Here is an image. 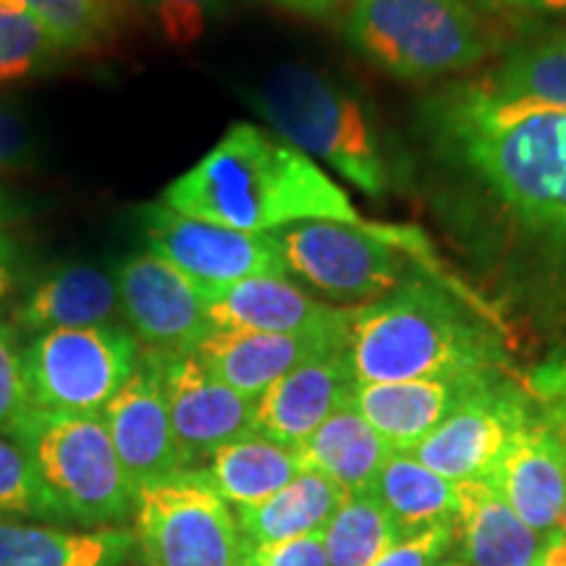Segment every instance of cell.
Masks as SVG:
<instances>
[{"label":"cell","mask_w":566,"mask_h":566,"mask_svg":"<svg viewBox=\"0 0 566 566\" xmlns=\"http://www.w3.org/2000/svg\"><path fill=\"white\" fill-rule=\"evenodd\" d=\"M436 139L530 229L566 237V111L459 84L428 108Z\"/></svg>","instance_id":"obj_1"},{"label":"cell","mask_w":566,"mask_h":566,"mask_svg":"<svg viewBox=\"0 0 566 566\" xmlns=\"http://www.w3.org/2000/svg\"><path fill=\"white\" fill-rule=\"evenodd\" d=\"M160 202L179 216L252 233L304 221L359 223L349 195L317 163L254 124H233L168 184Z\"/></svg>","instance_id":"obj_2"},{"label":"cell","mask_w":566,"mask_h":566,"mask_svg":"<svg viewBox=\"0 0 566 566\" xmlns=\"http://www.w3.org/2000/svg\"><path fill=\"white\" fill-rule=\"evenodd\" d=\"M346 357L357 384H401L499 373L504 349L493 328L449 286L412 275L391 294L354 310Z\"/></svg>","instance_id":"obj_3"},{"label":"cell","mask_w":566,"mask_h":566,"mask_svg":"<svg viewBox=\"0 0 566 566\" xmlns=\"http://www.w3.org/2000/svg\"><path fill=\"white\" fill-rule=\"evenodd\" d=\"M250 97L281 139L323 160L365 195L384 197L396 184L378 122L336 76L304 63H279Z\"/></svg>","instance_id":"obj_4"},{"label":"cell","mask_w":566,"mask_h":566,"mask_svg":"<svg viewBox=\"0 0 566 566\" xmlns=\"http://www.w3.org/2000/svg\"><path fill=\"white\" fill-rule=\"evenodd\" d=\"M354 51L401 82H433L478 66L493 34L472 0H349Z\"/></svg>","instance_id":"obj_5"},{"label":"cell","mask_w":566,"mask_h":566,"mask_svg":"<svg viewBox=\"0 0 566 566\" xmlns=\"http://www.w3.org/2000/svg\"><path fill=\"white\" fill-rule=\"evenodd\" d=\"M13 438L32 459L53 520L101 527L134 512L137 488L118 462L103 415L32 409Z\"/></svg>","instance_id":"obj_6"},{"label":"cell","mask_w":566,"mask_h":566,"mask_svg":"<svg viewBox=\"0 0 566 566\" xmlns=\"http://www.w3.org/2000/svg\"><path fill=\"white\" fill-rule=\"evenodd\" d=\"M286 273L336 302L386 296L412 279L428 244L409 229L344 221H304L273 233Z\"/></svg>","instance_id":"obj_7"},{"label":"cell","mask_w":566,"mask_h":566,"mask_svg":"<svg viewBox=\"0 0 566 566\" xmlns=\"http://www.w3.org/2000/svg\"><path fill=\"white\" fill-rule=\"evenodd\" d=\"M134 543L147 566H239L244 537L237 516L200 467L179 470L134 495Z\"/></svg>","instance_id":"obj_8"},{"label":"cell","mask_w":566,"mask_h":566,"mask_svg":"<svg viewBox=\"0 0 566 566\" xmlns=\"http://www.w3.org/2000/svg\"><path fill=\"white\" fill-rule=\"evenodd\" d=\"M137 365V338L122 325L48 331L24 352L32 407L55 415H103Z\"/></svg>","instance_id":"obj_9"},{"label":"cell","mask_w":566,"mask_h":566,"mask_svg":"<svg viewBox=\"0 0 566 566\" xmlns=\"http://www.w3.org/2000/svg\"><path fill=\"white\" fill-rule=\"evenodd\" d=\"M137 221L147 250L200 283L208 296L247 279H286V265L273 233L197 221L179 216L163 202L139 208Z\"/></svg>","instance_id":"obj_10"},{"label":"cell","mask_w":566,"mask_h":566,"mask_svg":"<svg viewBox=\"0 0 566 566\" xmlns=\"http://www.w3.org/2000/svg\"><path fill=\"white\" fill-rule=\"evenodd\" d=\"M530 415L533 399L525 388L493 375L409 454L451 483H488Z\"/></svg>","instance_id":"obj_11"},{"label":"cell","mask_w":566,"mask_h":566,"mask_svg":"<svg viewBox=\"0 0 566 566\" xmlns=\"http://www.w3.org/2000/svg\"><path fill=\"white\" fill-rule=\"evenodd\" d=\"M113 279L124 321L147 352L189 354L208 338V292L158 254H129L116 265Z\"/></svg>","instance_id":"obj_12"},{"label":"cell","mask_w":566,"mask_h":566,"mask_svg":"<svg viewBox=\"0 0 566 566\" xmlns=\"http://www.w3.org/2000/svg\"><path fill=\"white\" fill-rule=\"evenodd\" d=\"M155 354L160 359L181 470H192L221 446L252 433L258 399L218 380L195 352Z\"/></svg>","instance_id":"obj_13"},{"label":"cell","mask_w":566,"mask_h":566,"mask_svg":"<svg viewBox=\"0 0 566 566\" xmlns=\"http://www.w3.org/2000/svg\"><path fill=\"white\" fill-rule=\"evenodd\" d=\"M103 420L108 424L118 462L137 491L181 470L160 359L155 352L145 349L139 354L137 370L103 409Z\"/></svg>","instance_id":"obj_14"},{"label":"cell","mask_w":566,"mask_h":566,"mask_svg":"<svg viewBox=\"0 0 566 566\" xmlns=\"http://www.w3.org/2000/svg\"><path fill=\"white\" fill-rule=\"evenodd\" d=\"M535 535H556L566 506V449L533 401V415L509 441L488 480Z\"/></svg>","instance_id":"obj_15"},{"label":"cell","mask_w":566,"mask_h":566,"mask_svg":"<svg viewBox=\"0 0 566 566\" xmlns=\"http://www.w3.org/2000/svg\"><path fill=\"white\" fill-rule=\"evenodd\" d=\"M354 386L346 349L310 359L260 396L252 430L296 451L331 415L352 405Z\"/></svg>","instance_id":"obj_16"},{"label":"cell","mask_w":566,"mask_h":566,"mask_svg":"<svg viewBox=\"0 0 566 566\" xmlns=\"http://www.w3.org/2000/svg\"><path fill=\"white\" fill-rule=\"evenodd\" d=\"M212 331L349 336L354 310H338L286 279H247L208 296Z\"/></svg>","instance_id":"obj_17"},{"label":"cell","mask_w":566,"mask_h":566,"mask_svg":"<svg viewBox=\"0 0 566 566\" xmlns=\"http://www.w3.org/2000/svg\"><path fill=\"white\" fill-rule=\"evenodd\" d=\"M338 334H258V331H210L195 354L233 391L260 399L275 380L310 359L346 349Z\"/></svg>","instance_id":"obj_18"},{"label":"cell","mask_w":566,"mask_h":566,"mask_svg":"<svg viewBox=\"0 0 566 566\" xmlns=\"http://www.w3.org/2000/svg\"><path fill=\"white\" fill-rule=\"evenodd\" d=\"M493 375L499 373L449 375L401 384H357L352 407L394 451H412Z\"/></svg>","instance_id":"obj_19"},{"label":"cell","mask_w":566,"mask_h":566,"mask_svg":"<svg viewBox=\"0 0 566 566\" xmlns=\"http://www.w3.org/2000/svg\"><path fill=\"white\" fill-rule=\"evenodd\" d=\"M118 289L116 279L97 265H59L27 289L13 307V323L30 334L61 328H95L116 325Z\"/></svg>","instance_id":"obj_20"},{"label":"cell","mask_w":566,"mask_h":566,"mask_svg":"<svg viewBox=\"0 0 566 566\" xmlns=\"http://www.w3.org/2000/svg\"><path fill=\"white\" fill-rule=\"evenodd\" d=\"M457 548L467 566H543L548 543L535 535L491 483H457Z\"/></svg>","instance_id":"obj_21"},{"label":"cell","mask_w":566,"mask_h":566,"mask_svg":"<svg viewBox=\"0 0 566 566\" xmlns=\"http://www.w3.org/2000/svg\"><path fill=\"white\" fill-rule=\"evenodd\" d=\"M346 493L321 472L302 470L292 483L258 506L237 509V525L250 546H279V543L317 537L325 533Z\"/></svg>","instance_id":"obj_22"},{"label":"cell","mask_w":566,"mask_h":566,"mask_svg":"<svg viewBox=\"0 0 566 566\" xmlns=\"http://www.w3.org/2000/svg\"><path fill=\"white\" fill-rule=\"evenodd\" d=\"M134 533L116 527L66 530L0 516V566H122Z\"/></svg>","instance_id":"obj_23"},{"label":"cell","mask_w":566,"mask_h":566,"mask_svg":"<svg viewBox=\"0 0 566 566\" xmlns=\"http://www.w3.org/2000/svg\"><path fill=\"white\" fill-rule=\"evenodd\" d=\"M394 449L352 405L338 409L296 449L302 470L321 472L346 495L373 491Z\"/></svg>","instance_id":"obj_24"},{"label":"cell","mask_w":566,"mask_h":566,"mask_svg":"<svg viewBox=\"0 0 566 566\" xmlns=\"http://www.w3.org/2000/svg\"><path fill=\"white\" fill-rule=\"evenodd\" d=\"M373 493L391 520L396 541H405L424 530L457 525V483L436 475L409 451H394L388 457L375 480Z\"/></svg>","instance_id":"obj_25"},{"label":"cell","mask_w":566,"mask_h":566,"mask_svg":"<svg viewBox=\"0 0 566 566\" xmlns=\"http://www.w3.org/2000/svg\"><path fill=\"white\" fill-rule=\"evenodd\" d=\"M205 480L226 504L258 506L286 488L302 472L300 457L260 433H247L212 451L210 464L200 467Z\"/></svg>","instance_id":"obj_26"},{"label":"cell","mask_w":566,"mask_h":566,"mask_svg":"<svg viewBox=\"0 0 566 566\" xmlns=\"http://www.w3.org/2000/svg\"><path fill=\"white\" fill-rule=\"evenodd\" d=\"M483 84L506 101L566 111V34L516 42Z\"/></svg>","instance_id":"obj_27"},{"label":"cell","mask_w":566,"mask_h":566,"mask_svg":"<svg viewBox=\"0 0 566 566\" xmlns=\"http://www.w3.org/2000/svg\"><path fill=\"white\" fill-rule=\"evenodd\" d=\"M396 543L391 520L373 491L346 495L323 533L328 566H373Z\"/></svg>","instance_id":"obj_28"},{"label":"cell","mask_w":566,"mask_h":566,"mask_svg":"<svg viewBox=\"0 0 566 566\" xmlns=\"http://www.w3.org/2000/svg\"><path fill=\"white\" fill-rule=\"evenodd\" d=\"M0 9L38 21L61 53L90 51L116 27L111 0H0Z\"/></svg>","instance_id":"obj_29"},{"label":"cell","mask_w":566,"mask_h":566,"mask_svg":"<svg viewBox=\"0 0 566 566\" xmlns=\"http://www.w3.org/2000/svg\"><path fill=\"white\" fill-rule=\"evenodd\" d=\"M61 55L38 21L0 9V87L48 69Z\"/></svg>","instance_id":"obj_30"},{"label":"cell","mask_w":566,"mask_h":566,"mask_svg":"<svg viewBox=\"0 0 566 566\" xmlns=\"http://www.w3.org/2000/svg\"><path fill=\"white\" fill-rule=\"evenodd\" d=\"M0 516L53 520L32 459L17 438L0 433Z\"/></svg>","instance_id":"obj_31"},{"label":"cell","mask_w":566,"mask_h":566,"mask_svg":"<svg viewBox=\"0 0 566 566\" xmlns=\"http://www.w3.org/2000/svg\"><path fill=\"white\" fill-rule=\"evenodd\" d=\"M142 11L150 13L163 38L171 45L187 48L208 32L210 21L226 9V0H134Z\"/></svg>","instance_id":"obj_32"},{"label":"cell","mask_w":566,"mask_h":566,"mask_svg":"<svg viewBox=\"0 0 566 566\" xmlns=\"http://www.w3.org/2000/svg\"><path fill=\"white\" fill-rule=\"evenodd\" d=\"M32 409L24 354L19 352L17 334L9 325L0 323V433L17 436Z\"/></svg>","instance_id":"obj_33"},{"label":"cell","mask_w":566,"mask_h":566,"mask_svg":"<svg viewBox=\"0 0 566 566\" xmlns=\"http://www.w3.org/2000/svg\"><path fill=\"white\" fill-rule=\"evenodd\" d=\"M457 525L424 530L405 541H396L391 548L375 558L373 566H436L454 548Z\"/></svg>","instance_id":"obj_34"},{"label":"cell","mask_w":566,"mask_h":566,"mask_svg":"<svg viewBox=\"0 0 566 566\" xmlns=\"http://www.w3.org/2000/svg\"><path fill=\"white\" fill-rule=\"evenodd\" d=\"M239 566H328V558H325L323 535H317L279 543V546H250L247 543Z\"/></svg>","instance_id":"obj_35"},{"label":"cell","mask_w":566,"mask_h":566,"mask_svg":"<svg viewBox=\"0 0 566 566\" xmlns=\"http://www.w3.org/2000/svg\"><path fill=\"white\" fill-rule=\"evenodd\" d=\"M34 153V139L30 126L19 113H13L6 105H0V171L30 163Z\"/></svg>","instance_id":"obj_36"},{"label":"cell","mask_w":566,"mask_h":566,"mask_svg":"<svg viewBox=\"0 0 566 566\" xmlns=\"http://www.w3.org/2000/svg\"><path fill=\"white\" fill-rule=\"evenodd\" d=\"M530 399L535 401L537 412L554 428V433L562 438L566 449V388L530 380Z\"/></svg>","instance_id":"obj_37"},{"label":"cell","mask_w":566,"mask_h":566,"mask_svg":"<svg viewBox=\"0 0 566 566\" xmlns=\"http://www.w3.org/2000/svg\"><path fill=\"white\" fill-rule=\"evenodd\" d=\"M21 271V244L9 231H0V300L17 289Z\"/></svg>","instance_id":"obj_38"},{"label":"cell","mask_w":566,"mask_h":566,"mask_svg":"<svg viewBox=\"0 0 566 566\" xmlns=\"http://www.w3.org/2000/svg\"><path fill=\"white\" fill-rule=\"evenodd\" d=\"M271 3L283 6V9L294 13H304V17L325 19V17H334L346 0H271Z\"/></svg>","instance_id":"obj_39"},{"label":"cell","mask_w":566,"mask_h":566,"mask_svg":"<svg viewBox=\"0 0 566 566\" xmlns=\"http://www.w3.org/2000/svg\"><path fill=\"white\" fill-rule=\"evenodd\" d=\"M495 6L530 13H566V0H495Z\"/></svg>","instance_id":"obj_40"},{"label":"cell","mask_w":566,"mask_h":566,"mask_svg":"<svg viewBox=\"0 0 566 566\" xmlns=\"http://www.w3.org/2000/svg\"><path fill=\"white\" fill-rule=\"evenodd\" d=\"M530 380H537V384H548V386H558L566 388V354L564 357H556L546 363L543 367L530 375Z\"/></svg>","instance_id":"obj_41"},{"label":"cell","mask_w":566,"mask_h":566,"mask_svg":"<svg viewBox=\"0 0 566 566\" xmlns=\"http://www.w3.org/2000/svg\"><path fill=\"white\" fill-rule=\"evenodd\" d=\"M21 216H24V205L19 202V197L11 195L6 187H0V231H3L6 226L17 223Z\"/></svg>","instance_id":"obj_42"},{"label":"cell","mask_w":566,"mask_h":566,"mask_svg":"<svg viewBox=\"0 0 566 566\" xmlns=\"http://www.w3.org/2000/svg\"><path fill=\"white\" fill-rule=\"evenodd\" d=\"M543 566H566V535L558 533L551 537L548 548H546V558H543Z\"/></svg>","instance_id":"obj_43"},{"label":"cell","mask_w":566,"mask_h":566,"mask_svg":"<svg viewBox=\"0 0 566 566\" xmlns=\"http://www.w3.org/2000/svg\"><path fill=\"white\" fill-rule=\"evenodd\" d=\"M436 566H467V562L462 558V554H459V548H457V543H454V548L449 551V554H446L441 562H438Z\"/></svg>","instance_id":"obj_44"},{"label":"cell","mask_w":566,"mask_h":566,"mask_svg":"<svg viewBox=\"0 0 566 566\" xmlns=\"http://www.w3.org/2000/svg\"><path fill=\"white\" fill-rule=\"evenodd\" d=\"M558 533L566 535V506H564V512H562V520H558Z\"/></svg>","instance_id":"obj_45"},{"label":"cell","mask_w":566,"mask_h":566,"mask_svg":"<svg viewBox=\"0 0 566 566\" xmlns=\"http://www.w3.org/2000/svg\"><path fill=\"white\" fill-rule=\"evenodd\" d=\"M472 3H485V6H495V0H472Z\"/></svg>","instance_id":"obj_46"}]
</instances>
